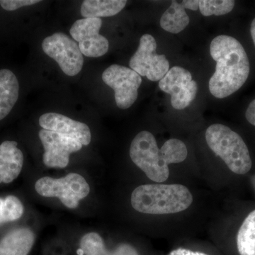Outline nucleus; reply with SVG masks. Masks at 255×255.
<instances>
[{
    "label": "nucleus",
    "mask_w": 255,
    "mask_h": 255,
    "mask_svg": "<svg viewBox=\"0 0 255 255\" xmlns=\"http://www.w3.org/2000/svg\"><path fill=\"white\" fill-rule=\"evenodd\" d=\"M162 92L171 95V105L174 110H182L190 105L197 95V82L192 80L189 70L179 66L172 67L159 81Z\"/></svg>",
    "instance_id": "1a4fd4ad"
},
{
    "label": "nucleus",
    "mask_w": 255,
    "mask_h": 255,
    "mask_svg": "<svg viewBox=\"0 0 255 255\" xmlns=\"http://www.w3.org/2000/svg\"><path fill=\"white\" fill-rule=\"evenodd\" d=\"M39 125L45 130L71 137L82 145H88L91 142V131L87 124L62 114L53 112L43 114L39 119Z\"/></svg>",
    "instance_id": "f8f14e48"
},
{
    "label": "nucleus",
    "mask_w": 255,
    "mask_h": 255,
    "mask_svg": "<svg viewBox=\"0 0 255 255\" xmlns=\"http://www.w3.org/2000/svg\"><path fill=\"white\" fill-rule=\"evenodd\" d=\"M251 33L252 38H253V43H254L255 46V18L251 23Z\"/></svg>",
    "instance_id": "bb28decb"
},
{
    "label": "nucleus",
    "mask_w": 255,
    "mask_h": 255,
    "mask_svg": "<svg viewBox=\"0 0 255 255\" xmlns=\"http://www.w3.org/2000/svg\"><path fill=\"white\" fill-rule=\"evenodd\" d=\"M39 2L41 1L38 0H1L0 1V5L6 11H11Z\"/></svg>",
    "instance_id": "4be33fe9"
},
{
    "label": "nucleus",
    "mask_w": 255,
    "mask_h": 255,
    "mask_svg": "<svg viewBox=\"0 0 255 255\" xmlns=\"http://www.w3.org/2000/svg\"><path fill=\"white\" fill-rule=\"evenodd\" d=\"M38 135L44 148L43 163L52 168L66 167L70 154L78 152L82 147L80 142L58 132L41 129Z\"/></svg>",
    "instance_id": "9b49d317"
},
{
    "label": "nucleus",
    "mask_w": 255,
    "mask_h": 255,
    "mask_svg": "<svg viewBox=\"0 0 255 255\" xmlns=\"http://www.w3.org/2000/svg\"><path fill=\"white\" fill-rule=\"evenodd\" d=\"M127 3L125 0H85L80 12L84 18L109 17L119 14Z\"/></svg>",
    "instance_id": "dca6fc26"
},
{
    "label": "nucleus",
    "mask_w": 255,
    "mask_h": 255,
    "mask_svg": "<svg viewBox=\"0 0 255 255\" xmlns=\"http://www.w3.org/2000/svg\"><path fill=\"white\" fill-rule=\"evenodd\" d=\"M35 243V235L26 228L8 233L0 240V255H28Z\"/></svg>",
    "instance_id": "4468645a"
},
{
    "label": "nucleus",
    "mask_w": 255,
    "mask_h": 255,
    "mask_svg": "<svg viewBox=\"0 0 255 255\" xmlns=\"http://www.w3.org/2000/svg\"><path fill=\"white\" fill-rule=\"evenodd\" d=\"M157 42L150 34H144L138 48L130 58L129 65L140 76L150 81H159L169 70V63L165 55L157 54Z\"/></svg>",
    "instance_id": "0eeeda50"
},
{
    "label": "nucleus",
    "mask_w": 255,
    "mask_h": 255,
    "mask_svg": "<svg viewBox=\"0 0 255 255\" xmlns=\"http://www.w3.org/2000/svg\"><path fill=\"white\" fill-rule=\"evenodd\" d=\"M35 189L44 197H57L69 209H76L79 201L90 194L86 179L80 174L70 173L59 179L42 177L35 184Z\"/></svg>",
    "instance_id": "39448f33"
},
{
    "label": "nucleus",
    "mask_w": 255,
    "mask_h": 255,
    "mask_svg": "<svg viewBox=\"0 0 255 255\" xmlns=\"http://www.w3.org/2000/svg\"><path fill=\"white\" fill-rule=\"evenodd\" d=\"M102 80L113 89L117 107L127 110L136 101L141 76L134 70L122 65H111L102 74Z\"/></svg>",
    "instance_id": "6e6552de"
},
{
    "label": "nucleus",
    "mask_w": 255,
    "mask_h": 255,
    "mask_svg": "<svg viewBox=\"0 0 255 255\" xmlns=\"http://www.w3.org/2000/svg\"><path fill=\"white\" fill-rule=\"evenodd\" d=\"M82 255H111L107 251L102 238L97 233H89L85 235L80 242Z\"/></svg>",
    "instance_id": "aec40b11"
},
{
    "label": "nucleus",
    "mask_w": 255,
    "mask_h": 255,
    "mask_svg": "<svg viewBox=\"0 0 255 255\" xmlns=\"http://www.w3.org/2000/svg\"><path fill=\"white\" fill-rule=\"evenodd\" d=\"M237 247L241 255H255V210L247 216L240 228Z\"/></svg>",
    "instance_id": "a211bd4d"
},
{
    "label": "nucleus",
    "mask_w": 255,
    "mask_h": 255,
    "mask_svg": "<svg viewBox=\"0 0 255 255\" xmlns=\"http://www.w3.org/2000/svg\"><path fill=\"white\" fill-rule=\"evenodd\" d=\"M235 6L233 0H199V8L204 16H221L231 12Z\"/></svg>",
    "instance_id": "412c9836"
},
{
    "label": "nucleus",
    "mask_w": 255,
    "mask_h": 255,
    "mask_svg": "<svg viewBox=\"0 0 255 255\" xmlns=\"http://www.w3.org/2000/svg\"><path fill=\"white\" fill-rule=\"evenodd\" d=\"M193 196L182 184H144L131 194L130 202L135 211L142 214H176L187 209Z\"/></svg>",
    "instance_id": "7ed1b4c3"
},
{
    "label": "nucleus",
    "mask_w": 255,
    "mask_h": 255,
    "mask_svg": "<svg viewBox=\"0 0 255 255\" xmlns=\"http://www.w3.org/2000/svg\"><path fill=\"white\" fill-rule=\"evenodd\" d=\"M185 9L182 1L179 3L177 1H172L160 18L159 23L162 29L174 34L185 29L190 21Z\"/></svg>",
    "instance_id": "f3484780"
},
{
    "label": "nucleus",
    "mask_w": 255,
    "mask_h": 255,
    "mask_svg": "<svg viewBox=\"0 0 255 255\" xmlns=\"http://www.w3.org/2000/svg\"><path fill=\"white\" fill-rule=\"evenodd\" d=\"M14 140L0 144V184H9L18 177L23 164L22 151Z\"/></svg>",
    "instance_id": "ddd939ff"
},
{
    "label": "nucleus",
    "mask_w": 255,
    "mask_h": 255,
    "mask_svg": "<svg viewBox=\"0 0 255 255\" xmlns=\"http://www.w3.org/2000/svg\"><path fill=\"white\" fill-rule=\"evenodd\" d=\"M23 206L16 196L0 198V224L17 221L22 216Z\"/></svg>",
    "instance_id": "6ab92c4d"
},
{
    "label": "nucleus",
    "mask_w": 255,
    "mask_h": 255,
    "mask_svg": "<svg viewBox=\"0 0 255 255\" xmlns=\"http://www.w3.org/2000/svg\"><path fill=\"white\" fill-rule=\"evenodd\" d=\"M188 150L179 139H169L160 149L153 134L143 130L137 134L130 144V157L133 163L153 182L161 183L168 179L169 164L185 160Z\"/></svg>",
    "instance_id": "f03ea898"
},
{
    "label": "nucleus",
    "mask_w": 255,
    "mask_h": 255,
    "mask_svg": "<svg viewBox=\"0 0 255 255\" xmlns=\"http://www.w3.org/2000/svg\"><path fill=\"white\" fill-rule=\"evenodd\" d=\"M42 49L58 64L62 71L73 77L81 71L83 55L77 42L62 32L46 37L42 43Z\"/></svg>",
    "instance_id": "423d86ee"
},
{
    "label": "nucleus",
    "mask_w": 255,
    "mask_h": 255,
    "mask_svg": "<svg viewBox=\"0 0 255 255\" xmlns=\"http://www.w3.org/2000/svg\"><path fill=\"white\" fill-rule=\"evenodd\" d=\"M111 255H139L136 250L128 244L120 245L117 247L112 253H111Z\"/></svg>",
    "instance_id": "5701e85b"
},
{
    "label": "nucleus",
    "mask_w": 255,
    "mask_h": 255,
    "mask_svg": "<svg viewBox=\"0 0 255 255\" xmlns=\"http://www.w3.org/2000/svg\"><path fill=\"white\" fill-rule=\"evenodd\" d=\"M19 95V82L9 69L0 70V121L9 115Z\"/></svg>",
    "instance_id": "2eb2a0df"
},
{
    "label": "nucleus",
    "mask_w": 255,
    "mask_h": 255,
    "mask_svg": "<svg viewBox=\"0 0 255 255\" xmlns=\"http://www.w3.org/2000/svg\"><path fill=\"white\" fill-rule=\"evenodd\" d=\"M182 3L185 9L192 10V11H196L199 9V1L198 0H184V1H182Z\"/></svg>",
    "instance_id": "a878e982"
},
{
    "label": "nucleus",
    "mask_w": 255,
    "mask_h": 255,
    "mask_svg": "<svg viewBox=\"0 0 255 255\" xmlns=\"http://www.w3.org/2000/svg\"><path fill=\"white\" fill-rule=\"evenodd\" d=\"M246 117L248 122L255 127V99L252 101L249 107L247 109Z\"/></svg>",
    "instance_id": "b1692460"
},
{
    "label": "nucleus",
    "mask_w": 255,
    "mask_h": 255,
    "mask_svg": "<svg viewBox=\"0 0 255 255\" xmlns=\"http://www.w3.org/2000/svg\"><path fill=\"white\" fill-rule=\"evenodd\" d=\"M206 140L211 150L223 159L228 168L238 174L248 173L251 169L249 150L241 135L223 124L210 126Z\"/></svg>",
    "instance_id": "20e7f679"
},
{
    "label": "nucleus",
    "mask_w": 255,
    "mask_h": 255,
    "mask_svg": "<svg viewBox=\"0 0 255 255\" xmlns=\"http://www.w3.org/2000/svg\"><path fill=\"white\" fill-rule=\"evenodd\" d=\"M102 20L100 18H84L75 21L70 30L74 41L78 42L82 55L99 58L108 52L110 43L100 33Z\"/></svg>",
    "instance_id": "9d476101"
},
{
    "label": "nucleus",
    "mask_w": 255,
    "mask_h": 255,
    "mask_svg": "<svg viewBox=\"0 0 255 255\" xmlns=\"http://www.w3.org/2000/svg\"><path fill=\"white\" fill-rule=\"evenodd\" d=\"M168 255H209L201 252H195L185 248H178L171 252Z\"/></svg>",
    "instance_id": "393cba45"
},
{
    "label": "nucleus",
    "mask_w": 255,
    "mask_h": 255,
    "mask_svg": "<svg viewBox=\"0 0 255 255\" xmlns=\"http://www.w3.org/2000/svg\"><path fill=\"white\" fill-rule=\"evenodd\" d=\"M210 53L216 65L209 80V91L216 98H226L246 83L251 71L249 58L241 43L226 35L213 39Z\"/></svg>",
    "instance_id": "f257e3e1"
}]
</instances>
